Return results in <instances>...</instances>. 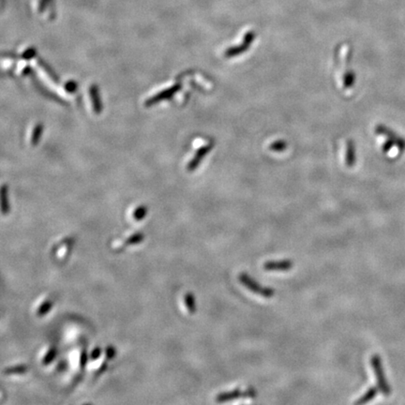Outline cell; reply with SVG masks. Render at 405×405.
<instances>
[{
    "mask_svg": "<svg viewBox=\"0 0 405 405\" xmlns=\"http://www.w3.org/2000/svg\"><path fill=\"white\" fill-rule=\"evenodd\" d=\"M239 279L244 287H246L248 290H250L254 294H258L266 298H270V297L274 296V294H275V291L272 288L263 286L246 273L240 274Z\"/></svg>",
    "mask_w": 405,
    "mask_h": 405,
    "instance_id": "1",
    "label": "cell"
},
{
    "mask_svg": "<svg viewBox=\"0 0 405 405\" xmlns=\"http://www.w3.org/2000/svg\"><path fill=\"white\" fill-rule=\"evenodd\" d=\"M376 133H377V135L385 136V137L387 138L386 143H384L383 146H382L384 152H386V153L390 152V149H391L394 145H397L398 148H399L400 150L403 151L404 149H405V139H403L402 137L398 136L396 134H394L390 129H388V128L385 127V126H378L377 129H376Z\"/></svg>",
    "mask_w": 405,
    "mask_h": 405,
    "instance_id": "2",
    "label": "cell"
},
{
    "mask_svg": "<svg viewBox=\"0 0 405 405\" xmlns=\"http://www.w3.org/2000/svg\"><path fill=\"white\" fill-rule=\"evenodd\" d=\"M257 396V391L254 388H248L245 390L236 389L232 391L223 392L216 397L217 403H227L239 399H255Z\"/></svg>",
    "mask_w": 405,
    "mask_h": 405,
    "instance_id": "3",
    "label": "cell"
},
{
    "mask_svg": "<svg viewBox=\"0 0 405 405\" xmlns=\"http://www.w3.org/2000/svg\"><path fill=\"white\" fill-rule=\"evenodd\" d=\"M371 363H372V367L374 369V374L376 375L377 383H378V386H379L380 390L385 395H389L390 393V389L388 383H387V380H386L384 370L382 368L381 359L378 356H373L372 359H371Z\"/></svg>",
    "mask_w": 405,
    "mask_h": 405,
    "instance_id": "4",
    "label": "cell"
},
{
    "mask_svg": "<svg viewBox=\"0 0 405 405\" xmlns=\"http://www.w3.org/2000/svg\"><path fill=\"white\" fill-rule=\"evenodd\" d=\"M294 267V263L289 259L283 260H274V261H268L264 265V269L266 271H288Z\"/></svg>",
    "mask_w": 405,
    "mask_h": 405,
    "instance_id": "5",
    "label": "cell"
},
{
    "mask_svg": "<svg viewBox=\"0 0 405 405\" xmlns=\"http://www.w3.org/2000/svg\"><path fill=\"white\" fill-rule=\"evenodd\" d=\"M184 303H185V306H186L187 310H189L190 313L192 314V313L196 312V310H197L196 300H195V297H194L193 294H191V293H187V294H185Z\"/></svg>",
    "mask_w": 405,
    "mask_h": 405,
    "instance_id": "6",
    "label": "cell"
},
{
    "mask_svg": "<svg viewBox=\"0 0 405 405\" xmlns=\"http://www.w3.org/2000/svg\"><path fill=\"white\" fill-rule=\"evenodd\" d=\"M377 395V390L375 388H371L370 390L366 392L365 394L360 398L356 402V404L358 405H364L369 402H371L372 400H374L375 396Z\"/></svg>",
    "mask_w": 405,
    "mask_h": 405,
    "instance_id": "7",
    "label": "cell"
},
{
    "mask_svg": "<svg viewBox=\"0 0 405 405\" xmlns=\"http://www.w3.org/2000/svg\"><path fill=\"white\" fill-rule=\"evenodd\" d=\"M56 355H57V351H56L55 347L49 348L47 352L45 353L44 357L41 359L42 365L47 366L49 365V364H51V363L55 360V358H56Z\"/></svg>",
    "mask_w": 405,
    "mask_h": 405,
    "instance_id": "8",
    "label": "cell"
},
{
    "mask_svg": "<svg viewBox=\"0 0 405 405\" xmlns=\"http://www.w3.org/2000/svg\"><path fill=\"white\" fill-rule=\"evenodd\" d=\"M28 371L27 366L26 365H17L13 366V367H9L8 369H6L3 374H8V375H12V374H24Z\"/></svg>",
    "mask_w": 405,
    "mask_h": 405,
    "instance_id": "9",
    "label": "cell"
},
{
    "mask_svg": "<svg viewBox=\"0 0 405 405\" xmlns=\"http://www.w3.org/2000/svg\"><path fill=\"white\" fill-rule=\"evenodd\" d=\"M53 305H54V303L51 301V300H45V301L42 302V303L40 304L39 309L37 310V315L40 316V317H42V316L46 315L48 312L52 310Z\"/></svg>",
    "mask_w": 405,
    "mask_h": 405,
    "instance_id": "10",
    "label": "cell"
},
{
    "mask_svg": "<svg viewBox=\"0 0 405 405\" xmlns=\"http://www.w3.org/2000/svg\"><path fill=\"white\" fill-rule=\"evenodd\" d=\"M143 239H144V236H143V234H134V235H132V236H130L127 239H126V241H125V243H126V245H137V244H139V243H141L142 241H143Z\"/></svg>",
    "mask_w": 405,
    "mask_h": 405,
    "instance_id": "11",
    "label": "cell"
},
{
    "mask_svg": "<svg viewBox=\"0 0 405 405\" xmlns=\"http://www.w3.org/2000/svg\"><path fill=\"white\" fill-rule=\"evenodd\" d=\"M146 213H147L146 207H138V208L135 210V213H134V219H135V221H141V220H143V218L145 217Z\"/></svg>",
    "mask_w": 405,
    "mask_h": 405,
    "instance_id": "12",
    "label": "cell"
},
{
    "mask_svg": "<svg viewBox=\"0 0 405 405\" xmlns=\"http://www.w3.org/2000/svg\"><path fill=\"white\" fill-rule=\"evenodd\" d=\"M105 356L107 359H113L117 356V350L114 346H108L105 349Z\"/></svg>",
    "mask_w": 405,
    "mask_h": 405,
    "instance_id": "13",
    "label": "cell"
},
{
    "mask_svg": "<svg viewBox=\"0 0 405 405\" xmlns=\"http://www.w3.org/2000/svg\"><path fill=\"white\" fill-rule=\"evenodd\" d=\"M101 355H102V349L100 347H95L94 349L90 352L89 358L92 360H96V359H98L101 357Z\"/></svg>",
    "mask_w": 405,
    "mask_h": 405,
    "instance_id": "14",
    "label": "cell"
},
{
    "mask_svg": "<svg viewBox=\"0 0 405 405\" xmlns=\"http://www.w3.org/2000/svg\"><path fill=\"white\" fill-rule=\"evenodd\" d=\"M87 364V354H86V352L84 351V352H82V355H81V358H80V365H81V368L83 369L85 366Z\"/></svg>",
    "mask_w": 405,
    "mask_h": 405,
    "instance_id": "15",
    "label": "cell"
}]
</instances>
